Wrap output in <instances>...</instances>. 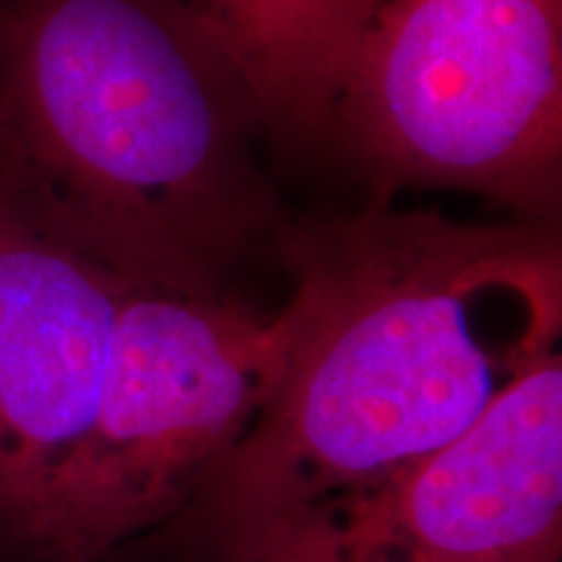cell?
<instances>
[{
    "mask_svg": "<svg viewBox=\"0 0 562 562\" xmlns=\"http://www.w3.org/2000/svg\"><path fill=\"white\" fill-rule=\"evenodd\" d=\"M279 243L294 290L269 402L125 560H261L393 487L558 351L562 245L552 224L372 206Z\"/></svg>",
    "mask_w": 562,
    "mask_h": 562,
    "instance_id": "1",
    "label": "cell"
},
{
    "mask_svg": "<svg viewBox=\"0 0 562 562\" xmlns=\"http://www.w3.org/2000/svg\"><path fill=\"white\" fill-rule=\"evenodd\" d=\"M263 125L186 0H0V216L133 286L227 294L279 224Z\"/></svg>",
    "mask_w": 562,
    "mask_h": 562,
    "instance_id": "2",
    "label": "cell"
},
{
    "mask_svg": "<svg viewBox=\"0 0 562 562\" xmlns=\"http://www.w3.org/2000/svg\"><path fill=\"white\" fill-rule=\"evenodd\" d=\"M286 341V307L133 286L94 417L30 518L26 562H110L170 521L261 414Z\"/></svg>",
    "mask_w": 562,
    "mask_h": 562,
    "instance_id": "3",
    "label": "cell"
},
{
    "mask_svg": "<svg viewBox=\"0 0 562 562\" xmlns=\"http://www.w3.org/2000/svg\"><path fill=\"white\" fill-rule=\"evenodd\" d=\"M334 117L383 188H453L554 224L562 0H383Z\"/></svg>",
    "mask_w": 562,
    "mask_h": 562,
    "instance_id": "4",
    "label": "cell"
},
{
    "mask_svg": "<svg viewBox=\"0 0 562 562\" xmlns=\"http://www.w3.org/2000/svg\"><path fill=\"white\" fill-rule=\"evenodd\" d=\"M562 360L544 357L393 487L256 562H560Z\"/></svg>",
    "mask_w": 562,
    "mask_h": 562,
    "instance_id": "5",
    "label": "cell"
},
{
    "mask_svg": "<svg viewBox=\"0 0 562 562\" xmlns=\"http://www.w3.org/2000/svg\"><path fill=\"white\" fill-rule=\"evenodd\" d=\"M133 284L0 216V533L26 562V529L87 432Z\"/></svg>",
    "mask_w": 562,
    "mask_h": 562,
    "instance_id": "6",
    "label": "cell"
},
{
    "mask_svg": "<svg viewBox=\"0 0 562 562\" xmlns=\"http://www.w3.org/2000/svg\"><path fill=\"white\" fill-rule=\"evenodd\" d=\"M240 63L277 131L334 121L364 34L383 0H186Z\"/></svg>",
    "mask_w": 562,
    "mask_h": 562,
    "instance_id": "7",
    "label": "cell"
},
{
    "mask_svg": "<svg viewBox=\"0 0 562 562\" xmlns=\"http://www.w3.org/2000/svg\"><path fill=\"white\" fill-rule=\"evenodd\" d=\"M0 562H21L16 547H13L3 533H0Z\"/></svg>",
    "mask_w": 562,
    "mask_h": 562,
    "instance_id": "8",
    "label": "cell"
}]
</instances>
